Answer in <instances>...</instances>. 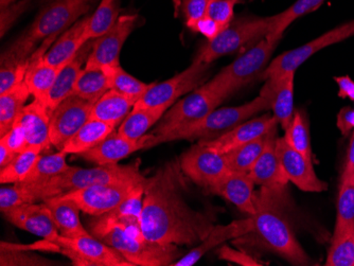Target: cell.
Returning <instances> with one entry per match:
<instances>
[{
	"label": "cell",
	"instance_id": "1",
	"mask_svg": "<svg viewBox=\"0 0 354 266\" xmlns=\"http://www.w3.org/2000/svg\"><path fill=\"white\" fill-rule=\"evenodd\" d=\"M188 180L180 160L166 162L147 178L141 230L151 241L192 246L204 241L214 227V214L194 209L187 200Z\"/></svg>",
	"mask_w": 354,
	"mask_h": 266
},
{
	"label": "cell",
	"instance_id": "2",
	"mask_svg": "<svg viewBox=\"0 0 354 266\" xmlns=\"http://www.w3.org/2000/svg\"><path fill=\"white\" fill-rule=\"evenodd\" d=\"M252 216L258 241L292 265H309L311 259L297 241L286 214V186L262 187L254 196Z\"/></svg>",
	"mask_w": 354,
	"mask_h": 266
},
{
	"label": "cell",
	"instance_id": "3",
	"mask_svg": "<svg viewBox=\"0 0 354 266\" xmlns=\"http://www.w3.org/2000/svg\"><path fill=\"white\" fill-rule=\"evenodd\" d=\"M97 0H48L35 21L1 55V67L23 63L35 53V46L59 35L75 25Z\"/></svg>",
	"mask_w": 354,
	"mask_h": 266
},
{
	"label": "cell",
	"instance_id": "4",
	"mask_svg": "<svg viewBox=\"0 0 354 266\" xmlns=\"http://www.w3.org/2000/svg\"><path fill=\"white\" fill-rule=\"evenodd\" d=\"M270 109V101L262 96L257 97L250 102L239 106L216 108L200 122L191 125L184 130L160 137H155L151 134L146 149L175 140H212L230 132L241 123L250 120L254 115L268 112Z\"/></svg>",
	"mask_w": 354,
	"mask_h": 266
},
{
	"label": "cell",
	"instance_id": "5",
	"mask_svg": "<svg viewBox=\"0 0 354 266\" xmlns=\"http://www.w3.org/2000/svg\"><path fill=\"white\" fill-rule=\"evenodd\" d=\"M280 39L266 35L250 50L224 67L214 79L205 83V86L224 102L239 89L250 84L256 77H260Z\"/></svg>",
	"mask_w": 354,
	"mask_h": 266
},
{
	"label": "cell",
	"instance_id": "6",
	"mask_svg": "<svg viewBox=\"0 0 354 266\" xmlns=\"http://www.w3.org/2000/svg\"><path fill=\"white\" fill-rule=\"evenodd\" d=\"M100 240L118 250L133 265H172L180 255L177 245L151 241L145 237L141 228L115 227Z\"/></svg>",
	"mask_w": 354,
	"mask_h": 266
},
{
	"label": "cell",
	"instance_id": "7",
	"mask_svg": "<svg viewBox=\"0 0 354 266\" xmlns=\"http://www.w3.org/2000/svg\"><path fill=\"white\" fill-rule=\"evenodd\" d=\"M275 21L276 15L232 21L218 37L203 46L194 61L212 64L218 57L230 55L252 41H260L272 32Z\"/></svg>",
	"mask_w": 354,
	"mask_h": 266
},
{
	"label": "cell",
	"instance_id": "8",
	"mask_svg": "<svg viewBox=\"0 0 354 266\" xmlns=\"http://www.w3.org/2000/svg\"><path fill=\"white\" fill-rule=\"evenodd\" d=\"M139 162L120 166L104 164L91 169L73 168L49 180L59 196L73 190L98 184H142L147 178L141 174Z\"/></svg>",
	"mask_w": 354,
	"mask_h": 266
},
{
	"label": "cell",
	"instance_id": "9",
	"mask_svg": "<svg viewBox=\"0 0 354 266\" xmlns=\"http://www.w3.org/2000/svg\"><path fill=\"white\" fill-rule=\"evenodd\" d=\"M222 102L205 84L202 85L173 104L168 112L165 113L152 135L155 137L165 136L189 128L203 120Z\"/></svg>",
	"mask_w": 354,
	"mask_h": 266
},
{
	"label": "cell",
	"instance_id": "10",
	"mask_svg": "<svg viewBox=\"0 0 354 266\" xmlns=\"http://www.w3.org/2000/svg\"><path fill=\"white\" fill-rule=\"evenodd\" d=\"M212 64L193 61L192 64L165 82L153 83L146 95L137 101L134 108H154L172 106L177 99L196 91L206 83Z\"/></svg>",
	"mask_w": 354,
	"mask_h": 266
},
{
	"label": "cell",
	"instance_id": "11",
	"mask_svg": "<svg viewBox=\"0 0 354 266\" xmlns=\"http://www.w3.org/2000/svg\"><path fill=\"white\" fill-rule=\"evenodd\" d=\"M180 164L185 175L206 192L230 172L225 154L214 152L201 142L183 153Z\"/></svg>",
	"mask_w": 354,
	"mask_h": 266
},
{
	"label": "cell",
	"instance_id": "12",
	"mask_svg": "<svg viewBox=\"0 0 354 266\" xmlns=\"http://www.w3.org/2000/svg\"><path fill=\"white\" fill-rule=\"evenodd\" d=\"M354 35V21H348L339 27L330 30L325 35H320L317 39L304 44V45L286 51L282 55H278L272 63L264 69L263 73L260 75V79H268L270 77H278L284 73L296 71V69L308 61L312 55H315L318 51L323 50L326 47L341 43L345 39Z\"/></svg>",
	"mask_w": 354,
	"mask_h": 266
},
{
	"label": "cell",
	"instance_id": "13",
	"mask_svg": "<svg viewBox=\"0 0 354 266\" xmlns=\"http://www.w3.org/2000/svg\"><path fill=\"white\" fill-rule=\"evenodd\" d=\"M55 243L61 246L62 253L71 258L75 265L133 266L118 250L91 234L73 239L59 234Z\"/></svg>",
	"mask_w": 354,
	"mask_h": 266
},
{
	"label": "cell",
	"instance_id": "14",
	"mask_svg": "<svg viewBox=\"0 0 354 266\" xmlns=\"http://www.w3.org/2000/svg\"><path fill=\"white\" fill-rule=\"evenodd\" d=\"M139 184H98L65 192L61 196L73 200L81 211L99 216L116 208Z\"/></svg>",
	"mask_w": 354,
	"mask_h": 266
},
{
	"label": "cell",
	"instance_id": "15",
	"mask_svg": "<svg viewBox=\"0 0 354 266\" xmlns=\"http://www.w3.org/2000/svg\"><path fill=\"white\" fill-rule=\"evenodd\" d=\"M93 104L71 96L57 105L50 115L51 144L59 151L91 119Z\"/></svg>",
	"mask_w": 354,
	"mask_h": 266
},
{
	"label": "cell",
	"instance_id": "16",
	"mask_svg": "<svg viewBox=\"0 0 354 266\" xmlns=\"http://www.w3.org/2000/svg\"><path fill=\"white\" fill-rule=\"evenodd\" d=\"M136 15H122L114 27L102 37L93 41V50L85 66L106 69L117 66L123 45L130 37L136 23Z\"/></svg>",
	"mask_w": 354,
	"mask_h": 266
},
{
	"label": "cell",
	"instance_id": "17",
	"mask_svg": "<svg viewBox=\"0 0 354 266\" xmlns=\"http://www.w3.org/2000/svg\"><path fill=\"white\" fill-rule=\"evenodd\" d=\"M145 182L137 186L116 208L102 216H95L89 224L91 236L100 240L115 227L141 228Z\"/></svg>",
	"mask_w": 354,
	"mask_h": 266
},
{
	"label": "cell",
	"instance_id": "18",
	"mask_svg": "<svg viewBox=\"0 0 354 266\" xmlns=\"http://www.w3.org/2000/svg\"><path fill=\"white\" fill-rule=\"evenodd\" d=\"M276 151L288 182L306 192H323L328 189L327 182L316 175L313 162L288 146L283 137H278L276 140Z\"/></svg>",
	"mask_w": 354,
	"mask_h": 266
},
{
	"label": "cell",
	"instance_id": "19",
	"mask_svg": "<svg viewBox=\"0 0 354 266\" xmlns=\"http://www.w3.org/2000/svg\"><path fill=\"white\" fill-rule=\"evenodd\" d=\"M277 119L272 115L266 114L258 118L245 121L241 123L234 130L222 136L212 140H200L201 144L206 146L214 152L226 154L238 146H243L252 142L254 139L260 138L264 135L268 134L272 129L277 128Z\"/></svg>",
	"mask_w": 354,
	"mask_h": 266
},
{
	"label": "cell",
	"instance_id": "20",
	"mask_svg": "<svg viewBox=\"0 0 354 266\" xmlns=\"http://www.w3.org/2000/svg\"><path fill=\"white\" fill-rule=\"evenodd\" d=\"M50 115L41 101L35 99L19 113L13 125L19 126L27 142V149L44 151L51 146Z\"/></svg>",
	"mask_w": 354,
	"mask_h": 266
},
{
	"label": "cell",
	"instance_id": "21",
	"mask_svg": "<svg viewBox=\"0 0 354 266\" xmlns=\"http://www.w3.org/2000/svg\"><path fill=\"white\" fill-rule=\"evenodd\" d=\"M294 81L295 71L284 73L278 77L266 79V85L260 91V96L270 102L272 116L277 119L284 131L293 120L294 113Z\"/></svg>",
	"mask_w": 354,
	"mask_h": 266
},
{
	"label": "cell",
	"instance_id": "22",
	"mask_svg": "<svg viewBox=\"0 0 354 266\" xmlns=\"http://www.w3.org/2000/svg\"><path fill=\"white\" fill-rule=\"evenodd\" d=\"M3 214L8 221L16 227L41 237L46 241L55 243L61 234L43 202L39 205L24 204L12 208Z\"/></svg>",
	"mask_w": 354,
	"mask_h": 266
},
{
	"label": "cell",
	"instance_id": "23",
	"mask_svg": "<svg viewBox=\"0 0 354 266\" xmlns=\"http://www.w3.org/2000/svg\"><path fill=\"white\" fill-rule=\"evenodd\" d=\"M151 135H145L140 139H127L120 136L116 131L101 142L98 146L80 155L87 162H95L98 166L114 164L130 156L141 149H146Z\"/></svg>",
	"mask_w": 354,
	"mask_h": 266
},
{
	"label": "cell",
	"instance_id": "24",
	"mask_svg": "<svg viewBox=\"0 0 354 266\" xmlns=\"http://www.w3.org/2000/svg\"><path fill=\"white\" fill-rule=\"evenodd\" d=\"M254 184L250 173L230 171L227 175L210 188L207 193L223 196L236 205L241 211L252 216L256 213Z\"/></svg>",
	"mask_w": 354,
	"mask_h": 266
},
{
	"label": "cell",
	"instance_id": "25",
	"mask_svg": "<svg viewBox=\"0 0 354 266\" xmlns=\"http://www.w3.org/2000/svg\"><path fill=\"white\" fill-rule=\"evenodd\" d=\"M93 41L95 39L87 41L82 48L80 49L79 53L59 69V75L44 103L49 109V112L53 113L59 103L73 96V89L83 69V64L86 63L93 50Z\"/></svg>",
	"mask_w": 354,
	"mask_h": 266
},
{
	"label": "cell",
	"instance_id": "26",
	"mask_svg": "<svg viewBox=\"0 0 354 266\" xmlns=\"http://www.w3.org/2000/svg\"><path fill=\"white\" fill-rule=\"evenodd\" d=\"M57 37V35L48 37L43 41L41 47L32 53L29 68L26 73L25 83L30 93L33 95L35 99L43 103H45L48 93L59 75V69L48 64L44 59L46 53L50 49L51 44L55 43Z\"/></svg>",
	"mask_w": 354,
	"mask_h": 266
},
{
	"label": "cell",
	"instance_id": "27",
	"mask_svg": "<svg viewBox=\"0 0 354 266\" xmlns=\"http://www.w3.org/2000/svg\"><path fill=\"white\" fill-rule=\"evenodd\" d=\"M252 228H254V224H252V216L245 220H241V221L232 222L227 225H216L205 238L204 241L201 242L200 245L193 248L190 253L175 261L172 265H194L208 253L209 250H212L216 246L222 245L228 240L238 239V238L243 237L245 234H250L252 231Z\"/></svg>",
	"mask_w": 354,
	"mask_h": 266
},
{
	"label": "cell",
	"instance_id": "28",
	"mask_svg": "<svg viewBox=\"0 0 354 266\" xmlns=\"http://www.w3.org/2000/svg\"><path fill=\"white\" fill-rule=\"evenodd\" d=\"M277 128L270 132L268 144L263 152L257 160L256 164L250 171V178L254 184L261 187L286 186L288 178L284 174L283 169L280 164L276 151V140H277Z\"/></svg>",
	"mask_w": 354,
	"mask_h": 266
},
{
	"label": "cell",
	"instance_id": "29",
	"mask_svg": "<svg viewBox=\"0 0 354 266\" xmlns=\"http://www.w3.org/2000/svg\"><path fill=\"white\" fill-rule=\"evenodd\" d=\"M87 23L88 17H84L62 33L44 57L48 64L61 69L79 53L80 49L89 41L86 37Z\"/></svg>",
	"mask_w": 354,
	"mask_h": 266
},
{
	"label": "cell",
	"instance_id": "30",
	"mask_svg": "<svg viewBox=\"0 0 354 266\" xmlns=\"http://www.w3.org/2000/svg\"><path fill=\"white\" fill-rule=\"evenodd\" d=\"M43 205L63 237L73 239L91 234L83 227L79 216L81 209L73 200L57 196L44 200Z\"/></svg>",
	"mask_w": 354,
	"mask_h": 266
},
{
	"label": "cell",
	"instance_id": "31",
	"mask_svg": "<svg viewBox=\"0 0 354 266\" xmlns=\"http://www.w3.org/2000/svg\"><path fill=\"white\" fill-rule=\"evenodd\" d=\"M57 196L59 193L48 182L41 184L19 182L12 187H3L0 189V211L5 213L17 206L44 202Z\"/></svg>",
	"mask_w": 354,
	"mask_h": 266
},
{
	"label": "cell",
	"instance_id": "32",
	"mask_svg": "<svg viewBox=\"0 0 354 266\" xmlns=\"http://www.w3.org/2000/svg\"><path fill=\"white\" fill-rule=\"evenodd\" d=\"M135 102L117 91L109 89L91 108V119L102 121L117 128L134 108Z\"/></svg>",
	"mask_w": 354,
	"mask_h": 266
},
{
	"label": "cell",
	"instance_id": "33",
	"mask_svg": "<svg viewBox=\"0 0 354 266\" xmlns=\"http://www.w3.org/2000/svg\"><path fill=\"white\" fill-rule=\"evenodd\" d=\"M114 126L102 121L91 119L75 136L71 137L59 151L68 154L81 155L98 146L109 135L114 132Z\"/></svg>",
	"mask_w": 354,
	"mask_h": 266
},
{
	"label": "cell",
	"instance_id": "34",
	"mask_svg": "<svg viewBox=\"0 0 354 266\" xmlns=\"http://www.w3.org/2000/svg\"><path fill=\"white\" fill-rule=\"evenodd\" d=\"M166 112L167 108L165 107L133 108L132 112L121 123L117 133L127 139H140L157 121L162 119Z\"/></svg>",
	"mask_w": 354,
	"mask_h": 266
},
{
	"label": "cell",
	"instance_id": "35",
	"mask_svg": "<svg viewBox=\"0 0 354 266\" xmlns=\"http://www.w3.org/2000/svg\"><path fill=\"white\" fill-rule=\"evenodd\" d=\"M109 89V77L103 69L85 66L80 73L73 95L93 105Z\"/></svg>",
	"mask_w": 354,
	"mask_h": 266
},
{
	"label": "cell",
	"instance_id": "36",
	"mask_svg": "<svg viewBox=\"0 0 354 266\" xmlns=\"http://www.w3.org/2000/svg\"><path fill=\"white\" fill-rule=\"evenodd\" d=\"M336 209L337 214L332 239L354 231V174L341 180Z\"/></svg>",
	"mask_w": 354,
	"mask_h": 266
},
{
	"label": "cell",
	"instance_id": "37",
	"mask_svg": "<svg viewBox=\"0 0 354 266\" xmlns=\"http://www.w3.org/2000/svg\"><path fill=\"white\" fill-rule=\"evenodd\" d=\"M30 93L25 81L16 85L7 93L0 95V134L1 136L11 130L19 113L26 106Z\"/></svg>",
	"mask_w": 354,
	"mask_h": 266
},
{
	"label": "cell",
	"instance_id": "38",
	"mask_svg": "<svg viewBox=\"0 0 354 266\" xmlns=\"http://www.w3.org/2000/svg\"><path fill=\"white\" fill-rule=\"evenodd\" d=\"M270 132L260 138L254 139L248 144L238 146L230 152L226 153L225 156L227 160L230 171L250 173V171L252 170V167L260 158V155L263 152L264 148L268 144Z\"/></svg>",
	"mask_w": 354,
	"mask_h": 266
},
{
	"label": "cell",
	"instance_id": "39",
	"mask_svg": "<svg viewBox=\"0 0 354 266\" xmlns=\"http://www.w3.org/2000/svg\"><path fill=\"white\" fill-rule=\"evenodd\" d=\"M103 70L109 77V88L134 101L135 104L146 95L147 91L153 85V83L148 84V83L141 82L130 73H127L120 65L103 69Z\"/></svg>",
	"mask_w": 354,
	"mask_h": 266
},
{
	"label": "cell",
	"instance_id": "40",
	"mask_svg": "<svg viewBox=\"0 0 354 266\" xmlns=\"http://www.w3.org/2000/svg\"><path fill=\"white\" fill-rule=\"evenodd\" d=\"M66 155V153L63 151H59L55 154L45 155V156L41 155L23 182L41 184L65 173L71 168L67 164Z\"/></svg>",
	"mask_w": 354,
	"mask_h": 266
},
{
	"label": "cell",
	"instance_id": "41",
	"mask_svg": "<svg viewBox=\"0 0 354 266\" xmlns=\"http://www.w3.org/2000/svg\"><path fill=\"white\" fill-rule=\"evenodd\" d=\"M118 0H101L100 5L88 17L86 37L88 41L97 39L109 32L119 19Z\"/></svg>",
	"mask_w": 354,
	"mask_h": 266
},
{
	"label": "cell",
	"instance_id": "42",
	"mask_svg": "<svg viewBox=\"0 0 354 266\" xmlns=\"http://www.w3.org/2000/svg\"><path fill=\"white\" fill-rule=\"evenodd\" d=\"M284 140L288 146L301 153L308 160L313 162L311 138H310L309 121L304 111H295L291 124L286 130Z\"/></svg>",
	"mask_w": 354,
	"mask_h": 266
},
{
	"label": "cell",
	"instance_id": "43",
	"mask_svg": "<svg viewBox=\"0 0 354 266\" xmlns=\"http://www.w3.org/2000/svg\"><path fill=\"white\" fill-rule=\"evenodd\" d=\"M41 153V151L33 148H28L19 153L8 166L0 170V182L3 184L23 182L35 167Z\"/></svg>",
	"mask_w": 354,
	"mask_h": 266
},
{
	"label": "cell",
	"instance_id": "44",
	"mask_svg": "<svg viewBox=\"0 0 354 266\" xmlns=\"http://www.w3.org/2000/svg\"><path fill=\"white\" fill-rule=\"evenodd\" d=\"M55 262L39 257L32 253L31 248L15 244L1 243L0 265L3 266H46L53 265Z\"/></svg>",
	"mask_w": 354,
	"mask_h": 266
},
{
	"label": "cell",
	"instance_id": "45",
	"mask_svg": "<svg viewBox=\"0 0 354 266\" xmlns=\"http://www.w3.org/2000/svg\"><path fill=\"white\" fill-rule=\"evenodd\" d=\"M324 1L325 0H297L286 11L276 15L275 25L272 27V32L268 35L281 39L284 31L290 27L293 21L304 15L315 11L320 6L323 5Z\"/></svg>",
	"mask_w": 354,
	"mask_h": 266
},
{
	"label": "cell",
	"instance_id": "46",
	"mask_svg": "<svg viewBox=\"0 0 354 266\" xmlns=\"http://www.w3.org/2000/svg\"><path fill=\"white\" fill-rule=\"evenodd\" d=\"M327 266H354V231L332 239Z\"/></svg>",
	"mask_w": 354,
	"mask_h": 266
},
{
	"label": "cell",
	"instance_id": "47",
	"mask_svg": "<svg viewBox=\"0 0 354 266\" xmlns=\"http://www.w3.org/2000/svg\"><path fill=\"white\" fill-rule=\"evenodd\" d=\"M242 0H210L206 17L224 28L230 25L234 17V7Z\"/></svg>",
	"mask_w": 354,
	"mask_h": 266
},
{
	"label": "cell",
	"instance_id": "48",
	"mask_svg": "<svg viewBox=\"0 0 354 266\" xmlns=\"http://www.w3.org/2000/svg\"><path fill=\"white\" fill-rule=\"evenodd\" d=\"M30 61H31V57L23 63H19V64L1 67V70H0V95L7 93L8 91L13 88L16 85L21 84L25 81Z\"/></svg>",
	"mask_w": 354,
	"mask_h": 266
},
{
	"label": "cell",
	"instance_id": "49",
	"mask_svg": "<svg viewBox=\"0 0 354 266\" xmlns=\"http://www.w3.org/2000/svg\"><path fill=\"white\" fill-rule=\"evenodd\" d=\"M218 257L224 261L232 262L242 266H261L266 265L262 261L257 260L252 256L248 255L245 251L234 249L227 245H223L218 250Z\"/></svg>",
	"mask_w": 354,
	"mask_h": 266
},
{
	"label": "cell",
	"instance_id": "50",
	"mask_svg": "<svg viewBox=\"0 0 354 266\" xmlns=\"http://www.w3.org/2000/svg\"><path fill=\"white\" fill-rule=\"evenodd\" d=\"M182 3L187 27L190 29L196 21L206 17L210 0H182Z\"/></svg>",
	"mask_w": 354,
	"mask_h": 266
},
{
	"label": "cell",
	"instance_id": "51",
	"mask_svg": "<svg viewBox=\"0 0 354 266\" xmlns=\"http://www.w3.org/2000/svg\"><path fill=\"white\" fill-rule=\"evenodd\" d=\"M190 29L192 31H196V32L202 33L203 35H205L208 39V41H212L214 37H218L223 30L226 29V28L223 27V26H221L220 23H216L210 17H205L204 19L196 21Z\"/></svg>",
	"mask_w": 354,
	"mask_h": 266
},
{
	"label": "cell",
	"instance_id": "52",
	"mask_svg": "<svg viewBox=\"0 0 354 266\" xmlns=\"http://www.w3.org/2000/svg\"><path fill=\"white\" fill-rule=\"evenodd\" d=\"M28 3H29V0H24L21 3H17L12 8L8 7L6 9H1V37H3L8 30L11 28L19 14L25 11Z\"/></svg>",
	"mask_w": 354,
	"mask_h": 266
},
{
	"label": "cell",
	"instance_id": "53",
	"mask_svg": "<svg viewBox=\"0 0 354 266\" xmlns=\"http://www.w3.org/2000/svg\"><path fill=\"white\" fill-rule=\"evenodd\" d=\"M336 125L343 136H349L350 132L354 131V109L350 106L343 107L337 115Z\"/></svg>",
	"mask_w": 354,
	"mask_h": 266
},
{
	"label": "cell",
	"instance_id": "54",
	"mask_svg": "<svg viewBox=\"0 0 354 266\" xmlns=\"http://www.w3.org/2000/svg\"><path fill=\"white\" fill-rule=\"evenodd\" d=\"M334 80L339 85V98H348L351 101H354V81L350 79L349 75H344V77H335Z\"/></svg>",
	"mask_w": 354,
	"mask_h": 266
},
{
	"label": "cell",
	"instance_id": "55",
	"mask_svg": "<svg viewBox=\"0 0 354 266\" xmlns=\"http://www.w3.org/2000/svg\"><path fill=\"white\" fill-rule=\"evenodd\" d=\"M354 174V131L350 139L349 148H348L347 158H346L345 168H344L342 180L350 178Z\"/></svg>",
	"mask_w": 354,
	"mask_h": 266
},
{
	"label": "cell",
	"instance_id": "56",
	"mask_svg": "<svg viewBox=\"0 0 354 266\" xmlns=\"http://www.w3.org/2000/svg\"><path fill=\"white\" fill-rule=\"evenodd\" d=\"M16 153L13 152L9 146L0 142V168H5L15 158Z\"/></svg>",
	"mask_w": 354,
	"mask_h": 266
},
{
	"label": "cell",
	"instance_id": "57",
	"mask_svg": "<svg viewBox=\"0 0 354 266\" xmlns=\"http://www.w3.org/2000/svg\"><path fill=\"white\" fill-rule=\"evenodd\" d=\"M15 0H0V5H1V9H6V8L10 7Z\"/></svg>",
	"mask_w": 354,
	"mask_h": 266
}]
</instances>
